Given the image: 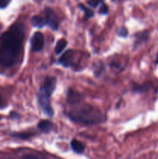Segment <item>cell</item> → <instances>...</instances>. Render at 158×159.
<instances>
[{"label":"cell","mask_w":158,"mask_h":159,"mask_svg":"<svg viewBox=\"0 0 158 159\" xmlns=\"http://www.w3.org/2000/svg\"><path fill=\"white\" fill-rule=\"evenodd\" d=\"M25 36V26L15 23L0 35V66L5 69L17 63Z\"/></svg>","instance_id":"1"},{"label":"cell","mask_w":158,"mask_h":159,"mask_svg":"<svg viewBox=\"0 0 158 159\" xmlns=\"http://www.w3.org/2000/svg\"><path fill=\"white\" fill-rule=\"evenodd\" d=\"M70 109L65 113L67 117L75 124L84 126H93L105 121V116L98 107L83 101L69 106Z\"/></svg>","instance_id":"2"},{"label":"cell","mask_w":158,"mask_h":159,"mask_svg":"<svg viewBox=\"0 0 158 159\" xmlns=\"http://www.w3.org/2000/svg\"><path fill=\"white\" fill-rule=\"evenodd\" d=\"M52 95L40 87L37 94V101L39 107H40L43 113L49 117H52L54 116V110L50 104V97Z\"/></svg>","instance_id":"3"},{"label":"cell","mask_w":158,"mask_h":159,"mask_svg":"<svg viewBox=\"0 0 158 159\" xmlns=\"http://www.w3.org/2000/svg\"><path fill=\"white\" fill-rule=\"evenodd\" d=\"M43 13L46 26H49L52 30L57 31L60 26V21L56 12L51 8L46 7L43 10Z\"/></svg>","instance_id":"4"},{"label":"cell","mask_w":158,"mask_h":159,"mask_svg":"<svg viewBox=\"0 0 158 159\" xmlns=\"http://www.w3.org/2000/svg\"><path fill=\"white\" fill-rule=\"evenodd\" d=\"M31 51L33 52H40L44 48V37L40 32H35L30 39Z\"/></svg>","instance_id":"5"},{"label":"cell","mask_w":158,"mask_h":159,"mask_svg":"<svg viewBox=\"0 0 158 159\" xmlns=\"http://www.w3.org/2000/svg\"><path fill=\"white\" fill-rule=\"evenodd\" d=\"M74 61V51L72 50H68L65 51L57 60V63L61 65L64 68H70L73 67Z\"/></svg>","instance_id":"6"},{"label":"cell","mask_w":158,"mask_h":159,"mask_svg":"<svg viewBox=\"0 0 158 159\" xmlns=\"http://www.w3.org/2000/svg\"><path fill=\"white\" fill-rule=\"evenodd\" d=\"M85 96L82 93L76 91V90L72 89H68V93H67V103L68 106L74 105V104L80 102L84 100Z\"/></svg>","instance_id":"7"},{"label":"cell","mask_w":158,"mask_h":159,"mask_svg":"<svg viewBox=\"0 0 158 159\" xmlns=\"http://www.w3.org/2000/svg\"><path fill=\"white\" fill-rule=\"evenodd\" d=\"M36 135L35 132L32 131H24V132H13L10 134V136L13 138L19 140H23V141H26Z\"/></svg>","instance_id":"8"},{"label":"cell","mask_w":158,"mask_h":159,"mask_svg":"<svg viewBox=\"0 0 158 159\" xmlns=\"http://www.w3.org/2000/svg\"><path fill=\"white\" fill-rule=\"evenodd\" d=\"M37 127H38L39 130L40 131H42L43 133L46 134L50 132L53 130V127H54V124L51 121L48 120H42L37 124Z\"/></svg>","instance_id":"9"},{"label":"cell","mask_w":158,"mask_h":159,"mask_svg":"<svg viewBox=\"0 0 158 159\" xmlns=\"http://www.w3.org/2000/svg\"><path fill=\"white\" fill-rule=\"evenodd\" d=\"M71 149L73 152L76 154H81L83 153L85 151V144L81 142V141H77V139H72L71 143H70Z\"/></svg>","instance_id":"10"},{"label":"cell","mask_w":158,"mask_h":159,"mask_svg":"<svg viewBox=\"0 0 158 159\" xmlns=\"http://www.w3.org/2000/svg\"><path fill=\"white\" fill-rule=\"evenodd\" d=\"M31 25L33 27L37 28H43V26H46V22H45V19L43 17L40 16H33L30 20Z\"/></svg>","instance_id":"11"},{"label":"cell","mask_w":158,"mask_h":159,"mask_svg":"<svg viewBox=\"0 0 158 159\" xmlns=\"http://www.w3.org/2000/svg\"><path fill=\"white\" fill-rule=\"evenodd\" d=\"M134 37L136 38V45L139 44V43H143V42H146L149 38V34L147 31H140L136 34H134Z\"/></svg>","instance_id":"12"},{"label":"cell","mask_w":158,"mask_h":159,"mask_svg":"<svg viewBox=\"0 0 158 159\" xmlns=\"http://www.w3.org/2000/svg\"><path fill=\"white\" fill-rule=\"evenodd\" d=\"M68 45V41H67L65 39H60L57 41V44H56L55 50H54V52L57 55L58 54H60L62 52H63L64 50L65 49V48Z\"/></svg>","instance_id":"13"},{"label":"cell","mask_w":158,"mask_h":159,"mask_svg":"<svg viewBox=\"0 0 158 159\" xmlns=\"http://www.w3.org/2000/svg\"><path fill=\"white\" fill-rule=\"evenodd\" d=\"M150 83H146L143 85H137V84H133L132 90L134 93H143V92L147 91L150 88Z\"/></svg>","instance_id":"14"},{"label":"cell","mask_w":158,"mask_h":159,"mask_svg":"<svg viewBox=\"0 0 158 159\" xmlns=\"http://www.w3.org/2000/svg\"><path fill=\"white\" fill-rule=\"evenodd\" d=\"M78 8L80 9H81V10L85 12V18L86 19V20H88V19L94 16V12L91 9H88V8H87L86 6H84L83 4H79Z\"/></svg>","instance_id":"15"},{"label":"cell","mask_w":158,"mask_h":159,"mask_svg":"<svg viewBox=\"0 0 158 159\" xmlns=\"http://www.w3.org/2000/svg\"><path fill=\"white\" fill-rule=\"evenodd\" d=\"M128 34V30H127L125 26H121V27H119V29H117V30H116V35H117L118 37L125 38V37H127Z\"/></svg>","instance_id":"16"},{"label":"cell","mask_w":158,"mask_h":159,"mask_svg":"<svg viewBox=\"0 0 158 159\" xmlns=\"http://www.w3.org/2000/svg\"><path fill=\"white\" fill-rule=\"evenodd\" d=\"M103 3L102 0H88L87 4L92 9H96L98 6H101Z\"/></svg>","instance_id":"17"},{"label":"cell","mask_w":158,"mask_h":159,"mask_svg":"<svg viewBox=\"0 0 158 159\" xmlns=\"http://www.w3.org/2000/svg\"><path fill=\"white\" fill-rule=\"evenodd\" d=\"M104 70H105V65L101 62V65H98V66H96V68L95 70H94V75H95L96 77H99V76L102 74Z\"/></svg>","instance_id":"18"},{"label":"cell","mask_w":158,"mask_h":159,"mask_svg":"<svg viewBox=\"0 0 158 159\" xmlns=\"http://www.w3.org/2000/svg\"><path fill=\"white\" fill-rule=\"evenodd\" d=\"M99 14L101 15H107L108 13V7L107 5H105V3H102L101 5L100 8H99Z\"/></svg>","instance_id":"19"},{"label":"cell","mask_w":158,"mask_h":159,"mask_svg":"<svg viewBox=\"0 0 158 159\" xmlns=\"http://www.w3.org/2000/svg\"><path fill=\"white\" fill-rule=\"evenodd\" d=\"M11 1L12 0H0V9H6L11 2Z\"/></svg>","instance_id":"20"},{"label":"cell","mask_w":158,"mask_h":159,"mask_svg":"<svg viewBox=\"0 0 158 159\" xmlns=\"http://www.w3.org/2000/svg\"><path fill=\"white\" fill-rule=\"evenodd\" d=\"M9 117H10L12 120H15L20 119V114L17 113V112L12 111L10 113H9Z\"/></svg>","instance_id":"21"},{"label":"cell","mask_w":158,"mask_h":159,"mask_svg":"<svg viewBox=\"0 0 158 159\" xmlns=\"http://www.w3.org/2000/svg\"><path fill=\"white\" fill-rule=\"evenodd\" d=\"M23 158H43V155H23Z\"/></svg>","instance_id":"22"},{"label":"cell","mask_w":158,"mask_h":159,"mask_svg":"<svg viewBox=\"0 0 158 159\" xmlns=\"http://www.w3.org/2000/svg\"><path fill=\"white\" fill-rule=\"evenodd\" d=\"M5 107H6V105L5 104L4 101H3L2 98V96L0 95V110H2Z\"/></svg>","instance_id":"23"},{"label":"cell","mask_w":158,"mask_h":159,"mask_svg":"<svg viewBox=\"0 0 158 159\" xmlns=\"http://www.w3.org/2000/svg\"><path fill=\"white\" fill-rule=\"evenodd\" d=\"M156 63L158 64V54H157V57H156Z\"/></svg>","instance_id":"24"},{"label":"cell","mask_w":158,"mask_h":159,"mask_svg":"<svg viewBox=\"0 0 158 159\" xmlns=\"http://www.w3.org/2000/svg\"><path fill=\"white\" fill-rule=\"evenodd\" d=\"M113 1H114V2H116V1H121V0H113Z\"/></svg>","instance_id":"25"}]
</instances>
